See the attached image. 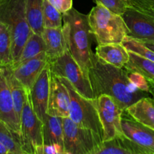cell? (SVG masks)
I'll return each instance as SVG.
<instances>
[{
    "label": "cell",
    "mask_w": 154,
    "mask_h": 154,
    "mask_svg": "<svg viewBox=\"0 0 154 154\" xmlns=\"http://www.w3.org/2000/svg\"><path fill=\"white\" fill-rule=\"evenodd\" d=\"M0 142L8 150L10 154H24L20 135L2 120H0Z\"/></svg>",
    "instance_id": "cell-24"
},
{
    "label": "cell",
    "mask_w": 154,
    "mask_h": 154,
    "mask_svg": "<svg viewBox=\"0 0 154 154\" xmlns=\"http://www.w3.org/2000/svg\"><path fill=\"white\" fill-rule=\"evenodd\" d=\"M129 60L124 66L126 69L142 75L148 83L154 82V62L129 51Z\"/></svg>",
    "instance_id": "cell-23"
},
{
    "label": "cell",
    "mask_w": 154,
    "mask_h": 154,
    "mask_svg": "<svg viewBox=\"0 0 154 154\" xmlns=\"http://www.w3.org/2000/svg\"><path fill=\"white\" fill-rule=\"evenodd\" d=\"M70 96L69 90L60 81V78L51 70L49 99L47 108V114L54 117H69Z\"/></svg>",
    "instance_id": "cell-12"
},
{
    "label": "cell",
    "mask_w": 154,
    "mask_h": 154,
    "mask_svg": "<svg viewBox=\"0 0 154 154\" xmlns=\"http://www.w3.org/2000/svg\"><path fill=\"white\" fill-rule=\"evenodd\" d=\"M125 111L137 122L154 130V99L141 98Z\"/></svg>",
    "instance_id": "cell-17"
},
{
    "label": "cell",
    "mask_w": 154,
    "mask_h": 154,
    "mask_svg": "<svg viewBox=\"0 0 154 154\" xmlns=\"http://www.w3.org/2000/svg\"><path fill=\"white\" fill-rule=\"evenodd\" d=\"M96 4H101L117 14L122 15L127 8V0H93Z\"/></svg>",
    "instance_id": "cell-29"
},
{
    "label": "cell",
    "mask_w": 154,
    "mask_h": 154,
    "mask_svg": "<svg viewBox=\"0 0 154 154\" xmlns=\"http://www.w3.org/2000/svg\"><path fill=\"white\" fill-rule=\"evenodd\" d=\"M142 43V42H141ZM145 46H147V48L151 49L152 51H154V43H143Z\"/></svg>",
    "instance_id": "cell-36"
},
{
    "label": "cell",
    "mask_w": 154,
    "mask_h": 154,
    "mask_svg": "<svg viewBox=\"0 0 154 154\" xmlns=\"http://www.w3.org/2000/svg\"><path fill=\"white\" fill-rule=\"evenodd\" d=\"M49 63L51 72L57 76L66 78L80 94L87 99H96L90 78L84 74L69 50Z\"/></svg>",
    "instance_id": "cell-7"
},
{
    "label": "cell",
    "mask_w": 154,
    "mask_h": 154,
    "mask_svg": "<svg viewBox=\"0 0 154 154\" xmlns=\"http://www.w3.org/2000/svg\"><path fill=\"white\" fill-rule=\"evenodd\" d=\"M89 78L96 99L100 95L111 96L123 111L141 98L148 96V93L131 84L125 68L115 67L94 54Z\"/></svg>",
    "instance_id": "cell-1"
},
{
    "label": "cell",
    "mask_w": 154,
    "mask_h": 154,
    "mask_svg": "<svg viewBox=\"0 0 154 154\" xmlns=\"http://www.w3.org/2000/svg\"><path fill=\"white\" fill-rule=\"evenodd\" d=\"M63 14L52 5L48 0L43 2V23L45 28H58L63 26Z\"/></svg>",
    "instance_id": "cell-27"
},
{
    "label": "cell",
    "mask_w": 154,
    "mask_h": 154,
    "mask_svg": "<svg viewBox=\"0 0 154 154\" xmlns=\"http://www.w3.org/2000/svg\"><path fill=\"white\" fill-rule=\"evenodd\" d=\"M121 126L123 134L135 144L139 154H154V130L138 123L126 111H123Z\"/></svg>",
    "instance_id": "cell-10"
},
{
    "label": "cell",
    "mask_w": 154,
    "mask_h": 154,
    "mask_svg": "<svg viewBox=\"0 0 154 154\" xmlns=\"http://www.w3.org/2000/svg\"><path fill=\"white\" fill-rule=\"evenodd\" d=\"M0 154H10L8 150L1 142H0Z\"/></svg>",
    "instance_id": "cell-34"
},
{
    "label": "cell",
    "mask_w": 154,
    "mask_h": 154,
    "mask_svg": "<svg viewBox=\"0 0 154 154\" xmlns=\"http://www.w3.org/2000/svg\"><path fill=\"white\" fill-rule=\"evenodd\" d=\"M0 22L8 26L11 29L13 64L18 61L26 42L33 33L26 16L25 0H2Z\"/></svg>",
    "instance_id": "cell-4"
},
{
    "label": "cell",
    "mask_w": 154,
    "mask_h": 154,
    "mask_svg": "<svg viewBox=\"0 0 154 154\" xmlns=\"http://www.w3.org/2000/svg\"><path fill=\"white\" fill-rule=\"evenodd\" d=\"M37 154H65V149L60 144H44L38 150Z\"/></svg>",
    "instance_id": "cell-32"
},
{
    "label": "cell",
    "mask_w": 154,
    "mask_h": 154,
    "mask_svg": "<svg viewBox=\"0 0 154 154\" xmlns=\"http://www.w3.org/2000/svg\"><path fill=\"white\" fill-rule=\"evenodd\" d=\"M129 29L128 37L142 43H154V19L128 6L122 14Z\"/></svg>",
    "instance_id": "cell-11"
},
{
    "label": "cell",
    "mask_w": 154,
    "mask_h": 154,
    "mask_svg": "<svg viewBox=\"0 0 154 154\" xmlns=\"http://www.w3.org/2000/svg\"><path fill=\"white\" fill-rule=\"evenodd\" d=\"M0 62L2 66L12 64V38L8 26L0 22Z\"/></svg>",
    "instance_id": "cell-26"
},
{
    "label": "cell",
    "mask_w": 154,
    "mask_h": 154,
    "mask_svg": "<svg viewBox=\"0 0 154 154\" xmlns=\"http://www.w3.org/2000/svg\"><path fill=\"white\" fill-rule=\"evenodd\" d=\"M20 138L24 154H37L38 150L44 145L43 122L33 111L29 92L21 115Z\"/></svg>",
    "instance_id": "cell-8"
},
{
    "label": "cell",
    "mask_w": 154,
    "mask_h": 154,
    "mask_svg": "<svg viewBox=\"0 0 154 154\" xmlns=\"http://www.w3.org/2000/svg\"><path fill=\"white\" fill-rule=\"evenodd\" d=\"M2 67L3 69H4L5 75L6 80H7V83L8 84L9 89H10L12 99H13L15 113H16L17 120H19L20 123L22 111L26 99L27 91L25 87H24V86L14 76L11 64L2 66Z\"/></svg>",
    "instance_id": "cell-19"
},
{
    "label": "cell",
    "mask_w": 154,
    "mask_h": 154,
    "mask_svg": "<svg viewBox=\"0 0 154 154\" xmlns=\"http://www.w3.org/2000/svg\"><path fill=\"white\" fill-rule=\"evenodd\" d=\"M43 52H46V45L43 37L42 35L33 32L26 42L19 60L15 63L25 61L36 57Z\"/></svg>",
    "instance_id": "cell-25"
},
{
    "label": "cell",
    "mask_w": 154,
    "mask_h": 154,
    "mask_svg": "<svg viewBox=\"0 0 154 154\" xmlns=\"http://www.w3.org/2000/svg\"><path fill=\"white\" fill-rule=\"evenodd\" d=\"M96 105L103 128V141L123 136L121 126L123 111L115 100L108 95H100L96 97Z\"/></svg>",
    "instance_id": "cell-9"
},
{
    "label": "cell",
    "mask_w": 154,
    "mask_h": 154,
    "mask_svg": "<svg viewBox=\"0 0 154 154\" xmlns=\"http://www.w3.org/2000/svg\"><path fill=\"white\" fill-rule=\"evenodd\" d=\"M0 65H1V62H0Z\"/></svg>",
    "instance_id": "cell-37"
},
{
    "label": "cell",
    "mask_w": 154,
    "mask_h": 154,
    "mask_svg": "<svg viewBox=\"0 0 154 154\" xmlns=\"http://www.w3.org/2000/svg\"><path fill=\"white\" fill-rule=\"evenodd\" d=\"M44 0H25L26 16L30 28L36 34L42 35L44 31L43 23Z\"/></svg>",
    "instance_id": "cell-22"
},
{
    "label": "cell",
    "mask_w": 154,
    "mask_h": 154,
    "mask_svg": "<svg viewBox=\"0 0 154 154\" xmlns=\"http://www.w3.org/2000/svg\"><path fill=\"white\" fill-rule=\"evenodd\" d=\"M149 87H150V89H149V93H150L154 98V82L149 83Z\"/></svg>",
    "instance_id": "cell-35"
},
{
    "label": "cell",
    "mask_w": 154,
    "mask_h": 154,
    "mask_svg": "<svg viewBox=\"0 0 154 154\" xmlns=\"http://www.w3.org/2000/svg\"><path fill=\"white\" fill-rule=\"evenodd\" d=\"M65 154H95L103 138L93 130L81 127L69 117L63 118Z\"/></svg>",
    "instance_id": "cell-6"
},
{
    "label": "cell",
    "mask_w": 154,
    "mask_h": 154,
    "mask_svg": "<svg viewBox=\"0 0 154 154\" xmlns=\"http://www.w3.org/2000/svg\"><path fill=\"white\" fill-rule=\"evenodd\" d=\"M95 154H139L136 146L125 135L103 141Z\"/></svg>",
    "instance_id": "cell-21"
},
{
    "label": "cell",
    "mask_w": 154,
    "mask_h": 154,
    "mask_svg": "<svg viewBox=\"0 0 154 154\" xmlns=\"http://www.w3.org/2000/svg\"><path fill=\"white\" fill-rule=\"evenodd\" d=\"M48 63V56L46 52H43L25 61L11 64V66L17 79L29 93L33 84Z\"/></svg>",
    "instance_id": "cell-13"
},
{
    "label": "cell",
    "mask_w": 154,
    "mask_h": 154,
    "mask_svg": "<svg viewBox=\"0 0 154 154\" xmlns=\"http://www.w3.org/2000/svg\"><path fill=\"white\" fill-rule=\"evenodd\" d=\"M128 5L154 19V0H127Z\"/></svg>",
    "instance_id": "cell-30"
},
{
    "label": "cell",
    "mask_w": 154,
    "mask_h": 154,
    "mask_svg": "<svg viewBox=\"0 0 154 154\" xmlns=\"http://www.w3.org/2000/svg\"><path fill=\"white\" fill-rule=\"evenodd\" d=\"M0 120L20 135V123L15 113L13 99L2 65H0Z\"/></svg>",
    "instance_id": "cell-15"
},
{
    "label": "cell",
    "mask_w": 154,
    "mask_h": 154,
    "mask_svg": "<svg viewBox=\"0 0 154 154\" xmlns=\"http://www.w3.org/2000/svg\"><path fill=\"white\" fill-rule=\"evenodd\" d=\"M2 1V0H0V2H1Z\"/></svg>",
    "instance_id": "cell-38"
},
{
    "label": "cell",
    "mask_w": 154,
    "mask_h": 154,
    "mask_svg": "<svg viewBox=\"0 0 154 154\" xmlns=\"http://www.w3.org/2000/svg\"><path fill=\"white\" fill-rule=\"evenodd\" d=\"M42 122L44 144H57L64 147L63 118L47 114Z\"/></svg>",
    "instance_id": "cell-20"
},
{
    "label": "cell",
    "mask_w": 154,
    "mask_h": 154,
    "mask_svg": "<svg viewBox=\"0 0 154 154\" xmlns=\"http://www.w3.org/2000/svg\"><path fill=\"white\" fill-rule=\"evenodd\" d=\"M54 7L62 14L69 11L72 8L73 5V0H48Z\"/></svg>",
    "instance_id": "cell-33"
},
{
    "label": "cell",
    "mask_w": 154,
    "mask_h": 154,
    "mask_svg": "<svg viewBox=\"0 0 154 154\" xmlns=\"http://www.w3.org/2000/svg\"><path fill=\"white\" fill-rule=\"evenodd\" d=\"M126 71H127L128 79L130 81L131 84H133L138 90L149 93V89H150L149 83L142 75H141L138 72L129 71L127 69H126Z\"/></svg>",
    "instance_id": "cell-31"
},
{
    "label": "cell",
    "mask_w": 154,
    "mask_h": 154,
    "mask_svg": "<svg viewBox=\"0 0 154 154\" xmlns=\"http://www.w3.org/2000/svg\"><path fill=\"white\" fill-rule=\"evenodd\" d=\"M59 78L69 90L70 96L69 118L78 126L91 129L103 138V128L96 108V99L84 97L74 88L66 78Z\"/></svg>",
    "instance_id": "cell-5"
},
{
    "label": "cell",
    "mask_w": 154,
    "mask_h": 154,
    "mask_svg": "<svg viewBox=\"0 0 154 154\" xmlns=\"http://www.w3.org/2000/svg\"><path fill=\"white\" fill-rule=\"evenodd\" d=\"M63 30L67 48L81 69L89 78L93 54L88 15L72 8L63 14Z\"/></svg>",
    "instance_id": "cell-2"
},
{
    "label": "cell",
    "mask_w": 154,
    "mask_h": 154,
    "mask_svg": "<svg viewBox=\"0 0 154 154\" xmlns=\"http://www.w3.org/2000/svg\"><path fill=\"white\" fill-rule=\"evenodd\" d=\"M42 35L46 45V54L49 63L63 55L68 49L63 26L45 28Z\"/></svg>",
    "instance_id": "cell-16"
},
{
    "label": "cell",
    "mask_w": 154,
    "mask_h": 154,
    "mask_svg": "<svg viewBox=\"0 0 154 154\" xmlns=\"http://www.w3.org/2000/svg\"><path fill=\"white\" fill-rule=\"evenodd\" d=\"M121 44L128 51L135 53L154 62V51L147 48L141 42L126 36Z\"/></svg>",
    "instance_id": "cell-28"
},
{
    "label": "cell",
    "mask_w": 154,
    "mask_h": 154,
    "mask_svg": "<svg viewBox=\"0 0 154 154\" xmlns=\"http://www.w3.org/2000/svg\"><path fill=\"white\" fill-rule=\"evenodd\" d=\"M88 20L98 45L121 44L129 33L122 15L114 13L101 4H96L92 8Z\"/></svg>",
    "instance_id": "cell-3"
},
{
    "label": "cell",
    "mask_w": 154,
    "mask_h": 154,
    "mask_svg": "<svg viewBox=\"0 0 154 154\" xmlns=\"http://www.w3.org/2000/svg\"><path fill=\"white\" fill-rule=\"evenodd\" d=\"M51 83V66L48 62L29 93L35 114L42 121L47 114Z\"/></svg>",
    "instance_id": "cell-14"
},
{
    "label": "cell",
    "mask_w": 154,
    "mask_h": 154,
    "mask_svg": "<svg viewBox=\"0 0 154 154\" xmlns=\"http://www.w3.org/2000/svg\"><path fill=\"white\" fill-rule=\"evenodd\" d=\"M96 54L106 63L117 68H123L129 60V51L122 44L99 45Z\"/></svg>",
    "instance_id": "cell-18"
}]
</instances>
